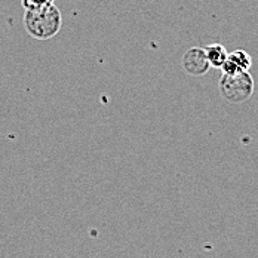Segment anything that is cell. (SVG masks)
Here are the masks:
<instances>
[{
  "label": "cell",
  "mask_w": 258,
  "mask_h": 258,
  "mask_svg": "<svg viewBox=\"0 0 258 258\" xmlns=\"http://www.w3.org/2000/svg\"><path fill=\"white\" fill-rule=\"evenodd\" d=\"M62 26V15L52 3L46 8L26 11L24 27L26 31L36 40H49L56 36Z\"/></svg>",
  "instance_id": "obj_1"
},
{
  "label": "cell",
  "mask_w": 258,
  "mask_h": 258,
  "mask_svg": "<svg viewBox=\"0 0 258 258\" xmlns=\"http://www.w3.org/2000/svg\"><path fill=\"white\" fill-rule=\"evenodd\" d=\"M221 95L233 104L248 101L254 94L255 85L249 72H236L232 75H224L218 82Z\"/></svg>",
  "instance_id": "obj_2"
},
{
  "label": "cell",
  "mask_w": 258,
  "mask_h": 258,
  "mask_svg": "<svg viewBox=\"0 0 258 258\" xmlns=\"http://www.w3.org/2000/svg\"><path fill=\"white\" fill-rule=\"evenodd\" d=\"M182 69L191 76H202L211 69L204 48H190L182 55Z\"/></svg>",
  "instance_id": "obj_3"
},
{
  "label": "cell",
  "mask_w": 258,
  "mask_h": 258,
  "mask_svg": "<svg viewBox=\"0 0 258 258\" xmlns=\"http://www.w3.org/2000/svg\"><path fill=\"white\" fill-rule=\"evenodd\" d=\"M204 49H205V53H207L209 66L215 67V69H221V66L224 64V61L227 59V55H229L227 49L220 43L208 45L207 48H204Z\"/></svg>",
  "instance_id": "obj_4"
},
{
  "label": "cell",
  "mask_w": 258,
  "mask_h": 258,
  "mask_svg": "<svg viewBox=\"0 0 258 258\" xmlns=\"http://www.w3.org/2000/svg\"><path fill=\"white\" fill-rule=\"evenodd\" d=\"M227 58L233 61V64L237 67V70L240 72H249V69L252 67V58L248 52L237 49L227 55Z\"/></svg>",
  "instance_id": "obj_5"
},
{
  "label": "cell",
  "mask_w": 258,
  "mask_h": 258,
  "mask_svg": "<svg viewBox=\"0 0 258 258\" xmlns=\"http://www.w3.org/2000/svg\"><path fill=\"white\" fill-rule=\"evenodd\" d=\"M23 6L26 11H34V9H42L53 3V0H21Z\"/></svg>",
  "instance_id": "obj_6"
}]
</instances>
